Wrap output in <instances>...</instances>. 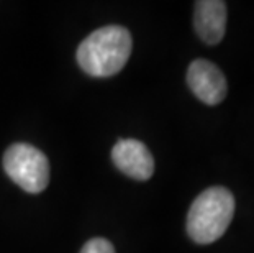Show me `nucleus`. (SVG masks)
<instances>
[{
	"mask_svg": "<svg viewBox=\"0 0 254 253\" xmlns=\"http://www.w3.org/2000/svg\"><path fill=\"white\" fill-rule=\"evenodd\" d=\"M131 35L120 25L102 26L77 48V63L89 76L110 78L120 73L131 55Z\"/></svg>",
	"mask_w": 254,
	"mask_h": 253,
	"instance_id": "nucleus-1",
	"label": "nucleus"
},
{
	"mask_svg": "<svg viewBox=\"0 0 254 253\" xmlns=\"http://www.w3.org/2000/svg\"><path fill=\"white\" fill-rule=\"evenodd\" d=\"M233 215V194L226 187H208L192 202L187 215V234L195 244H213L226 232Z\"/></svg>",
	"mask_w": 254,
	"mask_h": 253,
	"instance_id": "nucleus-2",
	"label": "nucleus"
},
{
	"mask_svg": "<svg viewBox=\"0 0 254 253\" xmlns=\"http://www.w3.org/2000/svg\"><path fill=\"white\" fill-rule=\"evenodd\" d=\"M112 160L123 174L133 179L148 181L154 173V158L148 147L138 140H120L112 150Z\"/></svg>",
	"mask_w": 254,
	"mask_h": 253,
	"instance_id": "nucleus-5",
	"label": "nucleus"
},
{
	"mask_svg": "<svg viewBox=\"0 0 254 253\" xmlns=\"http://www.w3.org/2000/svg\"><path fill=\"white\" fill-rule=\"evenodd\" d=\"M5 173L26 192L38 194L50 182V163L46 155L28 143H15L3 155Z\"/></svg>",
	"mask_w": 254,
	"mask_h": 253,
	"instance_id": "nucleus-3",
	"label": "nucleus"
},
{
	"mask_svg": "<svg viewBox=\"0 0 254 253\" xmlns=\"http://www.w3.org/2000/svg\"><path fill=\"white\" fill-rule=\"evenodd\" d=\"M193 26L200 40L207 45H218L226 30V3L221 0H200L195 3Z\"/></svg>",
	"mask_w": 254,
	"mask_h": 253,
	"instance_id": "nucleus-6",
	"label": "nucleus"
},
{
	"mask_svg": "<svg viewBox=\"0 0 254 253\" xmlns=\"http://www.w3.org/2000/svg\"><path fill=\"white\" fill-rule=\"evenodd\" d=\"M187 84L195 97L207 105H217L226 97V78L218 66L207 59H195L189 66Z\"/></svg>",
	"mask_w": 254,
	"mask_h": 253,
	"instance_id": "nucleus-4",
	"label": "nucleus"
},
{
	"mask_svg": "<svg viewBox=\"0 0 254 253\" xmlns=\"http://www.w3.org/2000/svg\"><path fill=\"white\" fill-rule=\"evenodd\" d=\"M80 253H115V249L105 239H92L82 247Z\"/></svg>",
	"mask_w": 254,
	"mask_h": 253,
	"instance_id": "nucleus-7",
	"label": "nucleus"
}]
</instances>
